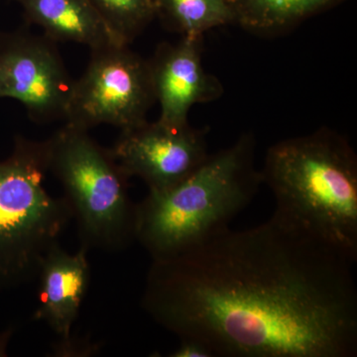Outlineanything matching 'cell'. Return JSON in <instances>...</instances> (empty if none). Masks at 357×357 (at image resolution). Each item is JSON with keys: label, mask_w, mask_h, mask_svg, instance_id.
Wrapping results in <instances>:
<instances>
[{"label": "cell", "mask_w": 357, "mask_h": 357, "mask_svg": "<svg viewBox=\"0 0 357 357\" xmlns=\"http://www.w3.org/2000/svg\"><path fill=\"white\" fill-rule=\"evenodd\" d=\"M354 264L271 217L152 260L141 306L213 357H356Z\"/></svg>", "instance_id": "6da1fadb"}, {"label": "cell", "mask_w": 357, "mask_h": 357, "mask_svg": "<svg viewBox=\"0 0 357 357\" xmlns=\"http://www.w3.org/2000/svg\"><path fill=\"white\" fill-rule=\"evenodd\" d=\"M276 202L272 217L357 260V156L349 139L321 128L267 150L260 171Z\"/></svg>", "instance_id": "7a4b0ae2"}, {"label": "cell", "mask_w": 357, "mask_h": 357, "mask_svg": "<svg viewBox=\"0 0 357 357\" xmlns=\"http://www.w3.org/2000/svg\"><path fill=\"white\" fill-rule=\"evenodd\" d=\"M255 147V135L244 133L182 182L149 191L136 204L135 241L152 260L181 255L229 229L263 184Z\"/></svg>", "instance_id": "3957f363"}, {"label": "cell", "mask_w": 357, "mask_h": 357, "mask_svg": "<svg viewBox=\"0 0 357 357\" xmlns=\"http://www.w3.org/2000/svg\"><path fill=\"white\" fill-rule=\"evenodd\" d=\"M47 172L45 141L17 136L11 154L0 160V290L37 278L74 218L67 199L45 188Z\"/></svg>", "instance_id": "277c9868"}, {"label": "cell", "mask_w": 357, "mask_h": 357, "mask_svg": "<svg viewBox=\"0 0 357 357\" xmlns=\"http://www.w3.org/2000/svg\"><path fill=\"white\" fill-rule=\"evenodd\" d=\"M89 130L66 123L45 140L47 165L65 191L82 244L119 250L135 241L136 204L129 178Z\"/></svg>", "instance_id": "5b68a950"}, {"label": "cell", "mask_w": 357, "mask_h": 357, "mask_svg": "<svg viewBox=\"0 0 357 357\" xmlns=\"http://www.w3.org/2000/svg\"><path fill=\"white\" fill-rule=\"evenodd\" d=\"M155 102L148 60L129 45H109L91 50L88 67L74 82L65 121L86 130L100 124L124 130L146 121Z\"/></svg>", "instance_id": "8992f818"}, {"label": "cell", "mask_w": 357, "mask_h": 357, "mask_svg": "<svg viewBox=\"0 0 357 357\" xmlns=\"http://www.w3.org/2000/svg\"><path fill=\"white\" fill-rule=\"evenodd\" d=\"M74 82L55 41L25 30L0 32V100L22 103L33 122L66 119Z\"/></svg>", "instance_id": "52a82bcc"}, {"label": "cell", "mask_w": 357, "mask_h": 357, "mask_svg": "<svg viewBox=\"0 0 357 357\" xmlns=\"http://www.w3.org/2000/svg\"><path fill=\"white\" fill-rule=\"evenodd\" d=\"M208 132L189 123L171 126L146 121L122 130L110 150L129 178H140L149 191H161L184 181L208 158Z\"/></svg>", "instance_id": "ba28073f"}, {"label": "cell", "mask_w": 357, "mask_h": 357, "mask_svg": "<svg viewBox=\"0 0 357 357\" xmlns=\"http://www.w3.org/2000/svg\"><path fill=\"white\" fill-rule=\"evenodd\" d=\"M203 46L204 36L181 37L177 43L159 44L148 60L162 123L185 126L192 105L213 102L223 95L220 79L204 70Z\"/></svg>", "instance_id": "9c48e42d"}, {"label": "cell", "mask_w": 357, "mask_h": 357, "mask_svg": "<svg viewBox=\"0 0 357 357\" xmlns=\"http://www.w3.org/2000/svg\"><path fill=\"white\" fill-rule=\"evenodd\" d=\"M89 248L82 244L70 255L60 244L45 257L38 277L39 305L35 319L43 321L60 338L58 354H76L72 330L88 291L91 266Z\"/></svg>", "instance_id": "30bf717a"}, {"label": "cell", "mask_w": 357, "mask_h": 357, "mask_svg": "<svg viewBox=\"0 0 357 357\" xmlns=\"http://www.w3.org/2000/svg\"><path fill=\"white\" fill-rule=\"evenodd\" d=\"M25 20L53 41L86 45L91 50L121 44L89 0H13Z\"/></svg>", "instance_id": "8fae6325"}, {"label": "cell", "mask_w": 357, "mask_h": 357, "mask_svg": "<svg viewBox=\"0 0 357 357\" xmlns=\"http://www.w3.org/2000/svg\"><path fill=\"white\" fill-rule=\"evenodd\" d=\"M345 0H227L234 24L263 37L284 34Z\"/></svg>", "instance_id": "7c38bea8"}, {"label": "cell", "mask_w": 357, "mask_h": 357, "mask_svg": "<svg viewBox=\"0 0 357 357\" xmlns=\"http://www.w3.org/2000/svg\"><path fill=\"white\" fill-rule=\"evenodd\" d=\"M155 18L181 37H202L213 28L234 24L227 0H153Z\"/></svg>", "instance_id": "4fadbf2b"}, {"label": "cell", "mask_w": 357, "mask_h": 357, "mask_svg": "<svg viewBox=\"0 0 357 357\" xmlns=\"http://www.w3.org/2000/svg\"><path fill=\"white\" fill-rule=\"evenodd\" d=\"M112 34L130 45L155 20L153 0H89Z\"/></svg>", "instance_id": "5bb4252c"}, {"label": "cell", "mask_w": 357, "mask_h": 357, "mask_svg": "<svg viewBox=\"0 0 357 357\" xmlns=\"http://www.w3.org/2000/svg\"><path fill=\"white\" fill-rule=\"evenodd\" d=\"M171 357H213V352L194 340H180V345L169 354Z\"/></svg>", "instance_id": "9a60e30c"}]
</instances>
